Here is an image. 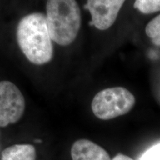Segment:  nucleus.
Masks as SVG:
<instances>
[{
	"label": "nucleus",
	"mask_w": 160,
	"mask_h": 160,
	"mask_svg": "<svg viewBox=\"0 0 160 160\" xmlns=\"http://www.w3.org/2000/svg\"><path fill=\"white\" fill-rule=\"evenodd\" d=\"M17 42L26 58L35 65H44L52 59L53 43L46 16L32 13L19 21L17 29Z\"/></svg>",
	"instance_id": "obj_1"
},
{
	"label": "nucleus",
	"mask_w": 160,
	"mask_h": 160,
	"mask_svg": "<svg viewBox=\"0 0 160 160\" xmlns=\"http://www.w3.org/2000/svg\"><path fill=\"white\" fill-rule=\"evenodd\" d=\"M46 20L51 37L62 46L74 41L81 27V11L76 0H48Z\"/></svg>",
	"instance_id": "obj_2"
},
{
	"label": "nucleus",
	"mask_w": 160,
	"mask_h": 160,
	"mask_svg": "<svg viewBox=\"0 0 160 160\" xmlns=\"http://www.w3.org/2000/svg\"><path fill=\"white\" fill-rule=\"evenodd\" d=\"M135 102L134 96L128 89L122 87L108 88L96 94L91 108L97 118L109 120L128 113Z\"/></svg>",
	"instance_id": "obj_3"
},
{
	"label": "nucleus",
	"mask_w": 160,
	"mask_h": 160,
	"mask_svg": "<svg viewBox=\"0 0 160 160\" xmlns=\"http://www.w3.org/2000/svg\"><path fill=\"white\" fill-rule=\"evenodd\" d=\"M25 109V100L20 90L11 82H0V127L17 122Z\"/></svg>",
	"instance_id": "obj_4"
},
{
	"label": "nucleus",
	"mask_w": 160,
	"mask_h": 160,
	"mask_svg": "<svg viewBox=\"0 0 160 160\" xmlns=\"http://www.w3.org/2000/svg\"><path fill=\"white\" fill-rule=\"evenodd\" d=\"M125 0H87L84 5L91 15L90 25L101 31L111 28Z\"/></svg>",
	"instance_id": "obj_5"
},
{
	"label": "nucleus",
	"mask_w": 160,
	"mask_h": 160,
	"mask_svg": "<svg viewBox=\"0 0 160 160\" xmlns=\"http://www.w3.org/2000/svg\"><path fill=\"white\" fill-rule=\"evenodd\" d=\"M73 160H112L105 149L88 139H79L71 148Z\"/></svg>",
	"instance_id": "obj_6"
},
{
	"label": "nucleus",
	"mask_w": 160,
	"mask_h": 160,
	"mask_svg": "<svg viewBox=\"0 0 160 160\" xmlns=\"http://www.w3.org/2000/svg\"><path fill=\"white\" fill-rule=\"evenodd\" d=\"M1 160H36L35 148L31 145H14L5 148Z\"/></svg>",
	"instance_id": "obj_7"
},
{
	"label": "nucleus",
	"mask_w": 160,
	"mask_h": 160,
	"mask_svg": "<svg viewBox=\"0 0 160 160\" xmlns=\"http://www.w3.org/2000/svg\"><path fill=\"white\" fill-rule=\"evenodd\" d=\"M145 33L151 39L153 45L160 46V14L148 23L145 28Z\"/></svg>",
	"instance_id": "obj_8"
},
{
	"label": "nucleus",
	"mask_w": 160,
	"mask_h": 160,
	"mask_svg": "<svg viewBox=\"0 0 160 160\" xmlns=\"http://www.w3.org/2000/svg\"><path fill=\"white\" fill-rule=\"evenodd\" d=\"M134 8L144 14L160 11V0H135Z\"/></svg>",
	"instance_id": "obj_9"
},
{
	"label": "nucleus",
	"mask_w": 160,
	"mask_h": 160,
	"mask_svg": "<svg viewBox=\"0 0 160 160\" xmlns=\"http://www.w3.org/2000/svg\"><path fill=\"white\" fill-rule=\"evenodd\" d=\"M139 160H160V142L146 151Z\"/></svg>",
	"instance_id": "obj_10"
},
{
	"label": "nucleus",
	"mask_w": 160,
	"mask_h": 160,
	"mask_svg": "<svg viewBox=\"0 0 160 160\" xmlns=\"http://www.w3.org/2000/svg\"><path fill=\"white\" fill-rule=\"evenodd\" d=\"M112 160H133V159H131V157H128V156H125V155H123V154H121V153H119V154H117L116 157H113Z\"/></svg>",
	"instance_id": "obj_11"
},
{
	"label": "nucleus",
	"mask_w": 160,
	"mask_h": 160,
	"mask_svg": "<svg viewBox=\"0 0 160 160\" xmlns=\"http://www.w3.org/2000/svg\"><path fill=\"white\" fill-rule=\"evenodd\" d=\"M35 142H38V143H39V142H42V141H41V140H40V139H36Z\"/></svg>",
	"instance_id": "obj_12"
}]
</instances>
